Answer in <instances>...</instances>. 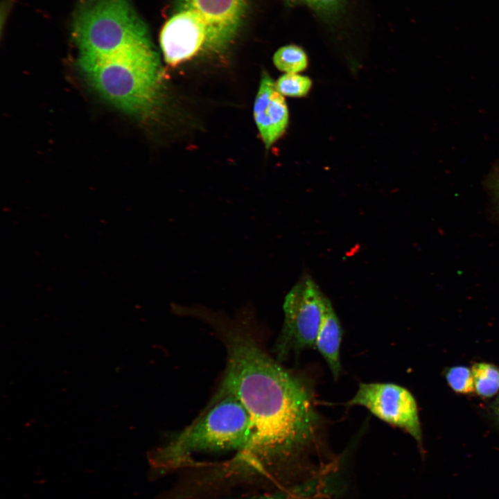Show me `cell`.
Returning a JSON list of instances; mask_svg holds the SVG:
<instances>
[{
	"instance_id": "ac0fdd59",
	"label": "cell",
	"mask_w": 499,
	"mask_h": 499,
	"mask_svg": "<svg viewBox=\"0 0 499 499\" xmlns=\"http://www.w3.org/2000/svg\"><path fill=\"white\" fill-rule=\"evenodd\" d=\"M493 410L497 420L499 421V394L493 404Z\"/></svg>"
},
{
	"instance_id": "277c9868",
	"label": "cell",
	"mask_w": 499,
	"mask_h": 499,
	"mask_svg": "<svg viewBox=\"0 0 499 499\" xmlns=\"http://www.w3.org/2000/svg\"><path fill=\"white\" fill-rule=\"evenodd\" d=\"M79 57L96 58L150 40L127 0H85L73 23Z\"/></svg>"
},
{
	"instance_id": "e0dca14e",
	"label": "cell",
	"mask_w": 499,
	"mask_h": 499,
	"mask_svg": "<svg viewBox=\"0 0 499 499\" xmlns=\"http://www.w3.org/2000/svg\"><path fill=\"white\" fill-rule=\"evenodd\" d=\"M240 499H279L278 497L272 496V495H268V494H263V495H256L252 496H248Z\"/></svg>"
},
{
	"instance_id": "7a4b0ae2",
	"label": "cell",
	"mask_w": 499,
	"mask_h": 499,
	"mask_svg": "<svg viewBox=\"0 0 499 499\" xmlns=\"http://www.w3.org/2000/svg\"><path fill=\"white\" fill-rule=\"evenodd\" d=\"M251 417L233 394L216 392L207 408L189 426L156 449L152 462L159 468H177L202 453L234 452L228 462L236 467L247 454L253 441Z\"/></svg>"
},
{
	"instance_id": "9c48e42d",
	"label": "cell",
	"mask_w": 499,
	"mask_h": 499,
	"mask_svg": "<svg viewBox=\"0 0 499 499\" xmlns=\"http://www.w3.org/2000/svg\"><path fill=\"white\" fill-rule=\"evenodd\" d=\"M254 116L261 137L270 148L284 133L288 110L283 95L267 73H263L254 106Z\"/></svg>"
},
{
	"instance_id": "2e32d148",
	"label": "cell",
	"mask_w": 499,
	"mask_h": 499,
	"mask_svg": "<svg viewBox=\"0 0 499 499\" xmlns=\"http://www.w3.org/2000/svg\"><path fill=\"white\" fill-rule=\"evenodd\" d=\"M488 187L493 202L499 212V166L491 173L488 180Z\"/></svg>"
},
{
	"instance_id": "ba28073f",
	"label": "cell",
	"mask_w": 499,
	"mask_h": 499,
	"mask_svg": "<svg viewBox=\"0 0 499 499\" xmlns=\"http://www.w3.org/2000/svg\"><path fill=\"white\" fill-rule=\"evenodd\" d=\"M159 42L166 62L175 67L204 50L206 32L191 13L173 10L162 26Z\"/></svg>"
},
{
	"instance_id": "7c38bea8",
	"label": "cell",
	"mask_w": 499,
	"mask_h": 499,
	"mask_svg": "<svg viewBox=\"0 0 499 499\" xmlns=\"http://www.w3.org/2000/svg\"><path fill=\"white\" fill-rule=\"evenodd\" d=\"M472 374L476 392L483 397H491L499 390V368L485 362L472 367Z\"/></svg>"
},
{
	"instance_id": "5bb4252c",
	"label": "cell",
	"mask_w": 499,
	"mask_h": 499,
	"mask_svg": "<svg viewBox=\"0 0 499 499\" xmlns=\"http://www.w3.org/2000/svg\"><path fill=\"white\" fill-rule=\"evenodd\" d=\"M310 79L297 73H286L281 76L277 82V90L283 96L302 97L306 96L311 87Z\"/></svg>"
},
{
	"instance_id": "8fae6325",
	"label": "cell",
	"mask_w": 499,
	"mask_h": 499,
	"mask_svg": "<svg viewBox=\"0 0 499 499\" xmlns=\"http://www.w3.org/2000/svg\"><path fill=\"white\" fill-rule=\"evenodd\" d=\"M273 62L281 71L286 73H297L306 68L308 57L300 46L288 44L281 46L274 53Z\"/></svg>"
},
{
	"instance_id": "30bf717a",
	"label": "cell",
	"mask_w": 499,
	"mask_h": 499,
	"mask_svg": "<svg viewBox=\"0 0 499 499\" xmlns=\"http://www.w3.org/2000/svg\"><path fill=\"white\" fill-rule=\"evenodd\" d=\"M342 334V326L332 304L324 297L322 317L315 347L325 360L335 380L342 372L340 351Z\"/></svg>"
},
{
	"instance_id": "3957f363",
	"label": "cell",
	"mask_w": 499,
	"mask_h": 499,
	"mask_svg": "<svg viewBox=\"0 0 499 499\" xmlns=\"http://www.w3.org/2000/svg\"><path fill=\"white\" fill-rule=\"evenodd\" d=\"M78 64L91 87L128 113H150L159 100L161 68L150 40L96 58L79 57Z\"/></svg>"
},
{
	"instance_id": "52a82bcc",
	"label": "cell",
	"mask_w": 499,
	"mask_h": 499,
	"mask_svg": "<svg viewBox=\"0 0 499 499\" xmlns=\"http://www.w3.org/2000/svg\"><path fill=\"white\" fill-rule=\"evenodd\" d=\"M249 0H175L173 10L189 12L206 32L204 50L218 53L233 42L243 26Z\"/></svg>"
},
{
	"instance_id": "6da1fadb",
	"label": "cell",
	"mask_w": 499,
	"mask_h": 499,
	"mask_svg": "<svg viewBox=\"0 0 499 499\" xmlns=\"http://www.w3.org/2000/svg\"><path fill=\"white\" fill-rule=\"evenodd\" d=\"M199 319L211 328L225 349L226 365L217 392L234 395L252 423V446L236 469H264L314 440L322 419L312 387L267 353L252 311L245 308L229 316L205 308Z\"/></svg>"
},
{
	"instance_id": "9a60e30c",
	"label": "cell",
	"mask_w": 499,
	"mask_h": 499,
	"mask_svg": "<svg viewBox=\"0 0 499 499\" xmlns=\"http://www.w3.org/2000/svg\"><path fill=\"white\" fill-rule=\"evenodd\" d=\"M446 378L450 387L457 393L469 394L475 390L472 371L466 367L449 368L446 373Z\"/></svg>"
},
{
	"instance_id": "8992f818",
	"label": "cell",
	"mask_w": 499,
	"mask_h": 499,
	"mask_svg": "<svg viewBox=\"0 0 499 499\" xmlns=\"http://www.w3.org/2000/svg\"><path fill=\"white\" fill-rule=\"evenodd\" d=\"M348 405L365 408L383 421L405 430L421 444L417 403L406 388L391 383H360Z\"/></svg>"
},
{
	"instance_id": "4fadbf2b",
	"label": "cell",
	"mask_w": 499,
	"mask_h": 499,
	"mask_svg": "<svg viewBox=\"0 0 499 499\" xmlns=\"http://www.w3.org/2000/svg\"><path fill=\"white\" fill-rule=\"evenodd\" d=\"M348 0H286L290 6L308 7L322 19L333 22L343 13Z\"/></svg>"
},
{
	"instance_id": "5b68a950",
	"label": "cell",
	"mask_w": 499,
	"mask_h": 499,
	"mask_svg": "<svg viewBox=\"0 0 499 499\" xmlns=\"http://www.w3.org/2000/svg\"><path fill=\"white\" fill-rule=\"evenodd\" d=\"M324 297L309 277H302L286 295L283 324L274 349L279 362L291 353L315 347Z\"/></svg>"
}]
</instances>
